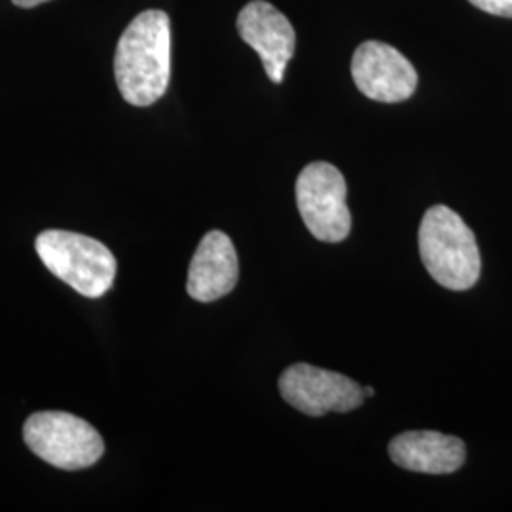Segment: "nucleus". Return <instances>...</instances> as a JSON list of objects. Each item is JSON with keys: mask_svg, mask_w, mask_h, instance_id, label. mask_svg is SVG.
<instances>
[{"mask_svg": "<svg viewBox=\"0 0 512 512\" xmlns=\"http://www.w3.org/2000/svg\"><path fill=\"white\" fill-rule=\"evenodd\" d=\"M482 12H488L499 18H512V0H469Z\"/></svg>", "mask_w": 512, "mask_h": 512, "instance_id": "nucleus-11", "label": "nucleus"}, {"mask_svg": "<svg viewBox=\"0 0 512 512\" xmlns=\"http://www.w3.org/2000/svg\"><path fill=\"white\" fill-rule=\"evenodd\" d=\"M421 262L450 291H467L480 277V251L473 230L446 205L427 209L420 224Z\"/></svg>", "mask_w": 512, "mask_h": 512, "instance_id": "nucleus-2", "label": "nucleus"}, {"mask_svg": "<svg viewBox=\"0 0 512 512\" xmlns=\"http://www.w3.org/2000/svg\"><path fill=\"white\" fill-rule=\"evenodd\" d=\"M389 456L395 465L423 475H452L463 467V440L439 431H408L391 440Z\"/></svg>", "mask_w": 512, "mask_h": 512, "instance_id": "nucleus-10", "label": "nucleus"}, {"mask_svg": "<svg viewBox=\"0 0 512 512\" xmlns=\"http://www.w3.org/2000/svg\"><path fill=\"white\" fill-rule=\"evenodd\" d=\"M238 33L260 55L268 78L281 84L296 46V35L287 16L266 0H251L239 12Z\"/></svg>", "mask_w": 512, "mask_h": 512, "instance_id": "nucleus-8", "label": "nucleus"}, {"mask_svg": "<svg viewBox=\"0 0 512 512\" xmlns=\"http://www.w3.org/2000/svg\"><path fill=\"white\" fill-rule=\"evenodd\" d=\"M351 76L359 92L380 103H403L418 88L414 65L397 48L378 40H366L355 50Z\"/></svg>", "mask_w": 512, "mask_h": 512, "instance_id": "nucleus-7", "label": "nucleus"}, {"mask_svg": "<svg viewBox=\"0 0 512 512\" xmlns=\"http://www.w3.org/2000/svg\"><path fill=\"white\" fill-rule=\"evenodd\" d=\"M114 76L122 97L133 107L154 105L171 78V23L162 10L133 19L118 40Z\"/></svg>", "mask_w": 512, "mask_h": 512, "instance_id": "nucleus-1", "label": "nucleus"}, {"mask_svg": "<svg viewBox=\"0 0 512 512\" xmlns=\"http://www.w3.org/2000/svg\"><path fill=\"white\" fill-rule=\"evenodd\" d=\"M365 395L372 397L374 395V387H365Z\"/></svg>", "mask_w": 512, "mask_h": 512, "instance_id": "nucleus-13", "label": "nucleus"}, {"mask_svg": "<svg viewBox=\"0 0 512 512\" xmlns=\"http://www.w3.org/2000/svg\"><path fill=\"white\" fill-rule=\"evenodd\" d=\"M44 2H50V0H14V4L19 8H35V6L44 4Z\"/></svg>", "mask_w": 512, "mask_h": 512, "instance_id": "nucleus-12", "label": "nucleus"}, {"mask_svg": "<svg viewBox=\"0 0 512 512\" xmlns=\"http://www.w3.org/2000/svg\"><path fill=\"white\" fill-rule=\"evenodd\" d=\"M296 205L313 238L325 243L348 238V184L338 167L327 162L306 165L296 179Z\"/></svg>", "mask_w": 512, "mask_h": 512, "instance_id": "nucleus-5", "label": "nucleus"}, {"mask_svg": "<svg viewBox=\"0 0 512 512\" xmlns=\"http://www.w3.org/2000/svg\"><path fill=\"white\" fill-rule=\"evenodd\" d=\"M35 247L44 266L82 296L99 298L114 283L116 258L97 239L46 230L38 236Z\"/></svg>", "mask_w": 512, "mask_h": 512, "instance_id": "nucleus-3", "label": "nucleus"}, {"mask_svg": "<svg viewBox=\"0 0 512 512\" xmlns=\"http://www.w3.org/2000/svg\"><path fill=\"white\" fill-rule=\"evenodd\" d=\"M239 262L232 239L211 230L200 241L190 262L186 291L198 302H215L238 285Z\"/></svg>", "mask_w": 512, "mask_h": 512, "instance_id": "nucleus-9", "label": "nucleus"}, {"mask_svg": "<svg viewBox=\"0 0 512 512\" xmlns=\"http://www.w3.org/2000/svg\"><path fill=\"white\" fill-rule=\"evenodd\" d=\"M281 397L302 414L321 418L329 412H351L365 403V387L348 376L298 363L279 378Z\"/></svg>", "mask_w": 512, "mask_h": 512, "instance_id": "nucleus-6", "label": "nucleus"}, {"mask_svg": "<svg viewBox=\"0 0 512 512\" xmlns=\"http://www.w3.org/2000/svg\"><path fill=\"white\" fill-rule=\"evenodd\" d=\"M23 437L33 454L63 471L92 467L105 454V442L92 425L67 412L33 414Z\"/></svg>", "mask_w": 512, "mask_h": 512, "instance_id": "nucleus-4", "label": "nucleus"}]
</instances>
